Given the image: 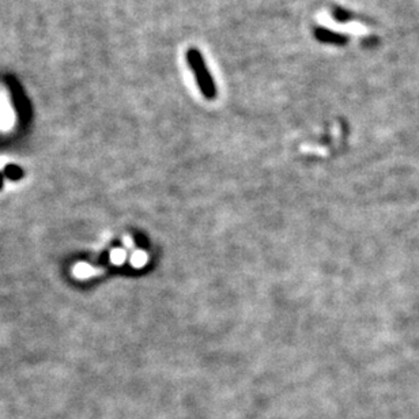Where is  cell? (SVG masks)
Masks as SVG:
<instances>
[{
  "label": "cell",
  "mask_w": 419,
  "mask_h": 419,
  "mask_svg": "<svg viewBox=\"0 0 419 419\" xmlns=\"http://www.w3.org/2000/svg\"><path fill=\"white\" fill-rule=\"evenodd\" d=\"M187 59L194 70V74L198 79V85L200 86V90L202 93L207 97V99H212L215 96V85L212 82V78L210 75L207 67L205 65V60H203V56L200 55V52H198L196 49H191L188 53H187Z\"/></svg>",
  "instance_id": "cell-1"
}]
</instances>
